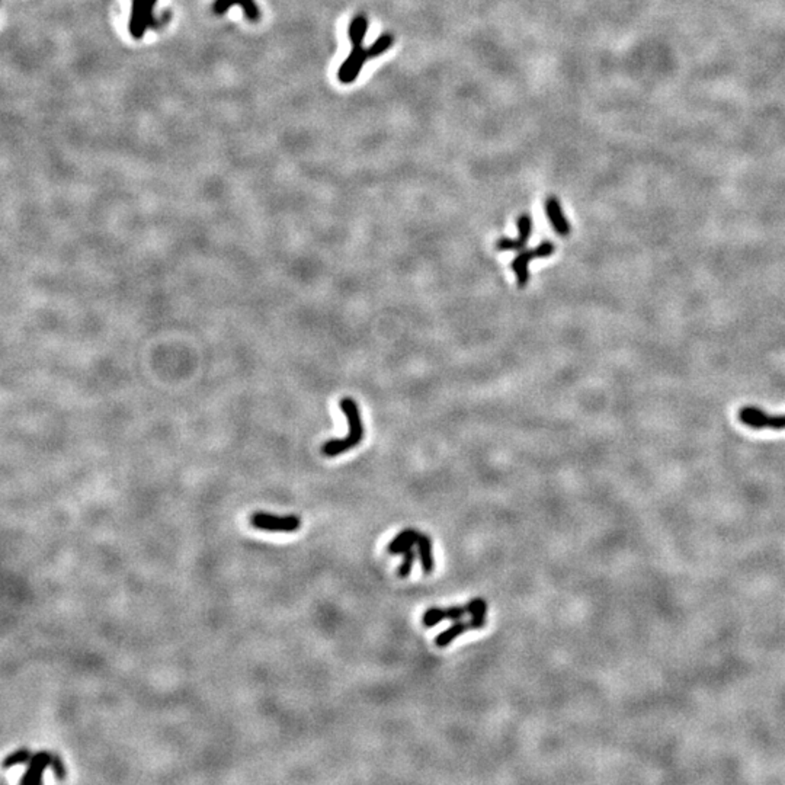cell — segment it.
<instances>
[{
    "mask_svg": "<svg viewBox=\"0 0 785 785\" xmlns=\"http://www.w3.org/2000/svg\"><path fill=\"white\" fill-rule=\"evenodd\" d=\"M518 237L516 239H509V237H502L497 240L496 243V249L499 250V252H521V250H524L528 244V240L531 237V233H532V218L528 215V214H522L519 218H518Z\"/></svg>",
    "mask_w": 785,
    "mask_h": 785,
    "instance_id": "obj_7",
    "label": "cell"
},
{
    "mask_svg": "<svg viewBox=\"0 0 785 785\" xmlns=\"http://www.w3.org/2000/svg\"><path fill=\"white\" fill-rule=\"evenodd\" d=\"M50 768L53 769L54 776H55L58 781H65V779H66V775H67L66 767H65V764H63V761H61V758H60L58 755H53Z\"/></svg>",
    "mask_w": 785,
    "mask_h": 785,
    "instance_id": "obj_20",
    "label": "cell"
},
{
    "mask_svg": "<svg viewBox=\"0 0 785 785\" xmlns=\"http://www.w3.org/2000/svg\"><path fill=\"white\" fill-rule=\"evenodd\" d=\"M340 409H342L343 415L347 416V419H348L350 431H348V435L345 436L343 439H330V441H327L322 445V454L325 457H329V458L337 457V455L347 453V451H351L358 444H361L362 439H364V423H362V418H361V413H359V409H358L355 400L351 399V397L342 399L340 400Z\"/></svg>",
    "mask_w": 785,
    "mask_h": 785,
    "instance_id": "obj_1",
    "label": "cell"
},
{
    "mask_svg": "<svg viewBox=\"0 0 785 785\" xmlns=\"http://www.w3.org/2000/svg\"><path fill=\"white\" fill-rule=\"evenodd\" d=\"M250 525L268 532H296L301 526V519L297 515H274L268 512H255L250 515Z\"/></svg>",
    "mask_w": 785,
    "mask_h": 785,
    "instance_id": "obj_3",
    "label": "cell"
},
{
    "mask_svg": "<svg viewBox=\"0 0 785 785\" xmlns=\"http://www.w3.org/2000/svg\"><path fill=\"white\" fill-rule=\"evenodd\" d=\"M544 208H546L547 218L550 220V223H551L554 232L558 233L560 236L570 234L572 227H570V223L568 222V218L564 217L560 201L556 197H548L546 200V207Z\"/></svg>",
    "mask_w": 785,
    "mask_h": 785,
    "instance_id": "obj_9",
    "label": "cell"
},
{
    "mask_svg": "<svg viewBox=\"0 0 785 785\" xmlns=\"http://www.w3.org/2000/svg\"><path fill=\"white\" fill-rule=\"evenodd\" d=\"M368 58H369L368 53L362 45L352 47L350 55L343 60V63L337 70V80L342 85L354 83L358 79V76H359L361 70L364 69Z\"/></svg>",
    "mask_w": 785,
    "mask_h": 785,
    "instance_id": "obj_4",
    "label": "cell"
},
{
    "mask_svg": "<svg viewBox=\"0 0 785 785\" xmlns=\"http://www.w3.org/2000/svg\"><path fill=\"white\" fill-rule=\"evenodd\" d=\"M233 5H240V8L244 11L247 19L250 21H258L261 13H259V9L256 6V4L254 2V0H215L214 4V11L215 13L222 15L224 12H227L229 8H232Z\"/></svg>",
    "mask_w": 785,
    "mask_h": 785,
    "instance_id": "obj_12",
    "label": "cell"
},
{
    "mask_svg": "<svg viewBox=\"0 0 785 785\" xmlns=\"http://www.w3.org/2000/svg\"><path fill=\"white\" fill-rule=\"evenodd\" d=\"M368 33V18L364 13L357 15L350 26H348V37L352 44V47H359L364 44V40Z\"/></svg>",
    "mask_w": 785,
    "mask_h": 785,
    "instance_id": "obj_15",
    "label": "cell"
},
{
    "mask_svg": "<svg viewBox=\"0 0 785 785\" xmlns=\"http://www.w3.org/2000/svg\"><path fill=\"white\" fill-rule=\"evenodd\" d=\"M468 630H473V625H471L470 621H454V624L447 628V630H444L443 633H439L435 639V644L438 647H447L450 646L457 637H460L461 634H464L465 632Z\"/></svg>",
    "mask_w": 785,
    "mask_h": 785,
    "instance_id": "obj_13",
    "label": "cell"
},
{
    "mask_svg": "<svg viewBox=\"0 0 785 785\" xmlns=\"http://www.w3.org/2000/svg\"><path fill=\"white\" fill-rule=\"evenodd\" d=\"M157 0H133L129 29L134 38H141L153 22V12Z\"/></svg>",
    "mask_w": 785,
    "mask_h": 785,
    "instance_id": "obj_5",
    "label": "cell"
},
{
    "mask_svg": "<svg viewBox=\"0 0 785 785\" xmlns=\"http://www.w3.org/2000/svg\"><path fill=\"white\" fill-rule=\"evenodd\" d=\"M739 419L753 429H785V416H769L757 407H743L739 412Z\"/></svg>",
    "mask_w": 785,
    "mask_h": 785,
    "instance_id": "obj_6",
    "label": "cell"
},
{
    "mask_svg": "<svg viewBox=\"0 0 785 785\" xmlns=\"http://www.w3.org/2000/svg\"><path fill=\"white\" fill-rule=\"evenodd\" d=\"M467 611L471 615V625L473 630H482L486 625V614H487V602L483 598H473L467 604Z\"/></svg>",
    "mask_w": 785,
    "mask_h": 785,
    "instance_id": "obj_16",
    "label": "cell"
},
{
    "mask_svg": "<svg viewBox=\"0 0 785 785\" xmlns=\"http://www.w3.org/2000/svg\"><path fill=\"white\" fill-rule=\"evenodd\" d=\"M416 546H418V554H419V558H421L422 572L425 575H431L435 569V560H433V553H432V540H431V537H428L426 534H421Z\"/></svg>",
    "mask_w": 785,
    "mask_h": 785,
    "instance_id": "obj_14",
    "label": "cell"
},
{
    "mask_svg": "<svg viewBox=\"0 0 785 785\" xmlns=\"http://www.w3.org/2000/svg\"><path fill=\"white\" fill-rule=\"evenodd\" d=\"M393 44H394V37L391 34L380 36L367 48L368 57L369 58H377V57L386 54L393 47Z\"/></svg>",
    "mask_w": 785,
    "mask_h": 785,
    "instance_id": "obj_17",
    "label": "cell"
},
{
    "mask_svg": "<svg viewBox=\"0 0 785 785\" xmlns=\"http://www.w3.org/2000/svg\"><path fill=\"white\" fill-rule=\"evenodd\" d=\"M415 558H416V553L413 551V548L409 550V551H406V553L403 554V561H401V564H400L399 569H397V576H399V578L406 579V578H409V576H411L412 569H413Z\"/></svg>",
    "mask_w": 785,
    "mask_h": 785,
    "instance_id": "obj_19",
    "label": "cell"
},
{
    "mask_svg": "<svg viewBox=\"0 0 785 785\" xmlns=\"http://www.w3.org/2000/svg\"><path fill=\"white\" fill-rule=\"evenodd\" d=\"M31 758H33V753H31L26 747L18 749V750H15L13 753H11V755H8V757L4 759L2 768H4V769H9V768L16 767V765L28 764V762L31 761Z\"/></svg>",
    "mask_w": 785,
    "mask_h": 785,
    "instance_id": "obj_18",
    "label": "cell"
},
{
    "mask_svg": "<svg viewBox=\"0 0 785 785\" xmlns=\"http://www.w3.org/2000/svg\"><path fill=\"white\" fill-rule=\"evenodd\" d=\"M468 614L467 611V605L464 607H450V608H429L425 614H423V625L426 628H431V627H435L438 625L441 621L444 619H451V621H460L462 619V617Z\"/></svg>",
    "mask_w": 785,
    "mask_h": 785,
    "instance_id": "obj_10",
    "label": "cell"
},
{
    "mask_svg": "<svg viewBox=\"0 0 785 785\" xmlns=\"http://www.w3.org/2000/svg\"><path fill=\"white\" fill-rule=\"evenodd\" d=\"M419 536H421V532H418L415 528H406L401 532H399L397 536L391 540V543L387 547V551L391 556L404 554L406 551L412 550L415 544H418Z\"/></svg>",
    "mask_w": 785,
    "mask_h": 785,
    "instance_id": "obj_11",
    "label": "cell"
},
{
    "mask_svg": "<svg viewBox=\"0 0 785 785\" xmlns=\"http://www.w3.org/2000/svg\"><path fill=\"white\" fill-rule=\"evenodd\" d=\"M553 254H554V244L551 242H543L537 247L521 250L519 255L512 261V269H514V272L516 275V279H518V287L519 288L526 287L528 279H529L528 266H529V262L532 259L547 258Z\"/></svg>",
    "mask_w": 785,
    "mask_h": 785,
    "instance_id": "obj_2",
    "label": "cell"
},
{
    "mask_svg": "<svg viewBox=\"0 0 785 785\" xmlns=\"http://www.w3.org/2000/svg\"><path fill=\"white\" fill-rule=\"evenodd\" d=\"M51 758H53L51 753H48L45 750L37 752L36 755H33V758H31V761L28 762V768H26L23 776L21 778V784L22 785H37V784H40L41 779H43L44 771L51 764Z\"/></svg>",
    "mask_w": 785,
    "mask_h": 785,
    "instance_id": "obj_8",
    "label": "cell"
}]
</instances>
